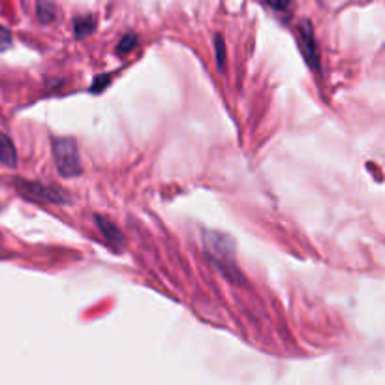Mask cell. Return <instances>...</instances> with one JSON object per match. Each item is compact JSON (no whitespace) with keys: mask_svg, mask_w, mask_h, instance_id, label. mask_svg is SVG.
Segmentation results:
<instances>
[{"mask_svg":"<svg viewBox=\"0 0 385 385\" xmlns=\"http://www.w3.org/2000/svg\"><path fill=\"white\" fill-rule=\"evenodd\" d=\"M11 46V32L0 25V51H6Z\"/></svg>","mask_w":385,"mask_h":385,"instance_id":"7c38bea8","label":"cell"},{"mask_svg":"<svg viewBox=\"0 0 385 385\" xmlns=\"http://www.w3.org/2000/svg\"><path fill=\"white\" fill-rule=\"evenodd\" d=\"M94 220H96V226H98V230H100V233L103 235V239H106L111 247H115V248L124 247L123 231L118 230L113 222H109L106 216H100V215H94Z\"/></svg>","mask_w":385,"mask_h":385,"instance_id":"5b68a950","label":"cell"},{"mask_svg":"<svg viewBox=\"0 0 385 385\" xmlns=\"http://www.w3.org/2000/svg\"><path fill=\"white\" fill-rule=\"evenodd\" d=\"M17 188L23 195L36 201H46V203H70L72 195H68L62 188H53V186H43L38 183H29V180H17Z\"/></svg>","mask_w":385,"mask_h":385,"instance_id":"3957f363","label":"cell"},{"mask_svg":"<svg viewBox=\"0 0 385 385\" xmlns=\"http://www.w3.org/2000/svg\"><path fill=\"white\" fill-rule=\"evenodd\" d=\"M265 2L271 6L272 10H277V11H284L289 4H292V0H265Z\"/></svg>","mask_w":385,"mask_h":385,"instance_id":"4fadbf2b","label":"cell"},{"mask_svg":"<svg viewBox=\"0 0 385 385\" xmlns=\"http://www.w3.org/2000/svg\"><path fill=\"white\" fill-rule=\"evenodd\" d=\"M0 164L8 165V168L17 165V150L14 147V141L2 132H0Z\"/></svg>","mask_w":385,"mask_h":385,"instance_id":"8992f818","label":"cell"},{"mask_svg":"<svg viewBox=\"0 0 385 385\" xmlns=\"http://www.w3.org/2000/svg\"><path fill=\"white\" fill-rule=\"evenodd\" d=\"M109 81H111V73H106V76L96 77L93 83V87H91V91H93V93H100V91H103V88L108 87Z\"/></svg>","mask_w":385,"mask_h":385,"instance_id":"8fae6325","label":"cell"},{"mask_svg":"<svg viewBox=\"0 0 385 385\" xmlns=\"http://www.w3.org/2000/svg\"><path fill=\"white\" fill-rule=\"evenodd\" d=\"M73 29H76V34L79 38L88 36L91 32H94L96 29V19L93 16H85V17H77L73 21Z\"/></svg>","mask_w":385,"mask_h":385,"instance_id":"ba28073f","label":"cell"},{"mask_svg":"<svg viewBox=\"0 0 385 385\" xmlns=\"http://www.w3.org/2000/svg\"><path fill=\"white\" fill-rule=\"evenodd\" d=\"M203 242L207 247V254L212 262L216 263V267L220 269L222 274L230 280V282L242 284V274L237 269L235 260H233V252H235V245L230 237L218 231H203Z\"/></svg>","mask_w":385,"mask_h":385,"instance_id":"6da1fadb","label":"cell"},{"mask_svg":"<svg viewBox=\"0 0 385 385\" xmlns=\"http://www.w3.org/2000/svg\"><path fill=\"white\" fill-rule=\"evenodd\" d=\"M299 46H301V51H303L304 58L312 68L318 70L319 61H318V47H316V38H314L312 25L304 21L301 29H299Z\"/></svg>","mask_w":385,"mask_h":385,"instance_id":"277c9868","label":"cell"},{"mask_svg":"<svg viewBox=\"0 0 385 385\" xmlns=\"http://www.w3.org/2000/svg\"><path fill=\"white\" fill-rule=\"evenodd\" d=\"M135 46H138V34L135 32H128V34H124L123 40L118 41L117 53L120 57H126V55L134 51Z\"/></svg>","mask_w":385,"mask_h":385,"instance_id":"9c48e42d","label":"cell"},{"mask_svg":"<svg viewBox=\"0 0 385 385\" xmlns=\"http://www.w3.org/2000/svg\"><path fill=\"white\" fill-rule=\"evenodd\" d=\"M57 17V4L53 0H38V19L47 25Z\"/></svg>","mask_w":385,"mask_h":385,"instance_id":"52a82bcc","label":"cell"},{"mask_svg":"<svg viewBox=\"0 0 385 385\" xmlns=\"http://www.w3.org/2000/svg\"><path fill=\"white\" fill-rule=\"evenodd\" d=\"M215 55H216V66L218 70H226V41L222 34L215 36Z\"/></svg>","mask_w":385,"mask_h":385,"instance_id":"30bf717a","label":"cell"},{"mask_svg":"<svg viewBox=\"0 0 385 385\" xmlns=\"http://www.w3.org/2000/svg\"><path fill=\"white\" fill-rule=\"evenodd\" d=\"M53 156H55V165L62 177H79L83 173L81 160H79V150L73 138H55L53 139Z\"/></svg>","mask_w":385,"mask_h":385,"instance_id":"7a4b0ae2","label":"cell"}]
</instances>
